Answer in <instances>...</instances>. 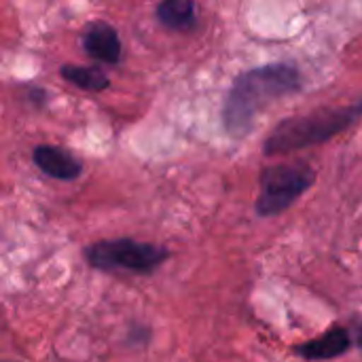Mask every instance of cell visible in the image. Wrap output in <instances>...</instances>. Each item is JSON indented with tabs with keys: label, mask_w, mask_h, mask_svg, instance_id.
Returning a JSON list of instances; mask_svg holds the SVG:
<instances>
[{
	"label": "cell",
	"mask_w": 362,
	"mask_h": 362,
	"mask_svg": "<svg viewBox=\"0 0 362 362\" xmlns=\"http://www.w3.org/2000/svg\"><path fill=\"white\" fill-rule=\"evenodd\" d=\"M316 180L310 163H280L261 172V193L255 202L259 216H278L288 210Z\"/></svg>",
	"instance_id": "4"
},
{
	"label": "cell",
	"mask_w": 362,
	"mask_h": 362,
	"mask_svg": "<svg viewBox=\"0 0 362 362\" xmlns=\"http://www.w3.org/2000/svg\"><path fill=\"white\" fill-rule=\"evenodd\" d=\"M362 117V98L348 106L318 108L308 115L291 117L278 123L263 144L265 155H284L318 146L350 129Z\"/></svg>",
	"instance_id": "2"
},
{
	"label": "cell",
	"mask_w": 362,
	"mask_h": 362,
	"mask_svg": "<svg viewBox=\"0 0 362 362\" xmlns=\"http://www.w3.org/2000/svg\"><path fill=\"white\" fill-rule=\"evenodd\" d=\"M170 252L163 246L151 242H138L132 238L102 240L85 248V259L91 267L102 272H129L153 274L165 263Z\"/></svg>",
	"instance_id": "3"
},
{
	"label": "cell",
	"mask_w": 362,
	"mask_h": 362,
	"mask_svg": "<svg viewBox=\"0 0 362 362\" xmlns=\"http://www.w3.org/2000/svg\"><path fill=\"white\" fill-rule=\"evenodd\" d=\"M352 348V337L348 333V329L344 327H333L329 333H325L322 337H316L312 341L301 344L295 352L310 362L316 361H331L337 358L341 354H346Z\"/></svg>",
	"instance_id": "7"
},
{
	"label": "cell",
	"mask_w": 362,
	"mask_h": 362,
	"mask_svg": "<svg viewBox=\"0 0 362 362\" xmlns=\"http://www.w3.org/2000/svg\"><path fill=\"white\" fill-rule=\"evenodd\" d=\"M59 74L64 81L85 91H104L110 85L108 74L102 68H93V66H68L66 64L59 68Z\"/></svg>",
	"instance_id": "9"
},
{
	"label": "cell",
	"mask_w": 362,
	"mask_h": 362,
	"mask_svg": "<svg viewBox=\"0 0 362 362\" xmlns=\"http://www.w3.org/2000/svg\"><path fill=\"white\" fill-rule=\"evenodd\" d=\"M301 87L303 78L295 64H267L238 74L223 106L225 132L233 138L248 136L255 117L267 104L293 95Z\"/></svg>",
	"instance_id": "1"
},
{
	"label": "cell",
	"mask_w": 362,
	"mask_h": 362,
	"mask_svg": "<svg viewBox=\"0 0 362 362\" xmlns=\"http://www.w3.org/2000/svg\"><path fill=\"white\" fill-rule=\"evenodd\" d=\"M32 161L42 174L55 180H76L83 174L81 159L59 146H51V144L36 146L32 151Z\"/></svg>",
	"instance_id": "6"
},
{
	"label": "cell",
	"mask_w": 362,
	"mask_h": 362,
	"mask_svg": "<svg viewBox=\"0 0 362 362\" xmlns=\"http://www.w3.org/2000/svg\"><path fill=\"white\" fill-rule=\"evenodd\" d=\"M354 331H356V344L362 350V320H354Z\"/></svg>",
	"instance_id": "11"
},
{
	"label": "cell",
	"mask_w": 362,
	"mask_h": 362,
	"mask_svg": "<svg viewBox=\"0 0 362 362\" xmlns=\"http://www.w3.org/2000/svg\"><path fill=\"white\" fill-rule=\"evenodd\" d=\"M30 102H36V104L47 102V91H45V89H40V87L30 89Z\"/></svg>",
	"instance_id": "10"
},
{
	"label": "cell",
	"mask_w": 362,
	"mask_h": 362,
	"mask_svg": "<svg viewBox=\"0 0 362 362\" xmlns=\"http://www.w3.org/2000/svg\"><path fill=\"white\" fill-rule=\"evenodd\" d=\"M83 49L89 57H93L106 66H117L123 57L119 32L106 21H91L85 28Z\"/></svg>",
	"instance_id": "5"
},
{
	"label": "cell",
	"mask_w": 362,
	"mask_h": 362,
	"mask_svg": "<svg viewBox=\"0 0 362 362\" xmlns=\"http://www.w3.org/2000/svg\"><path fill=\"white\" fill-rule=\"evenodd\" d=\"M155 15L172 32H191L197 25V6L193 0H161Z\"/></svg>",
	"instance_id": "8"
}]
</instances>
